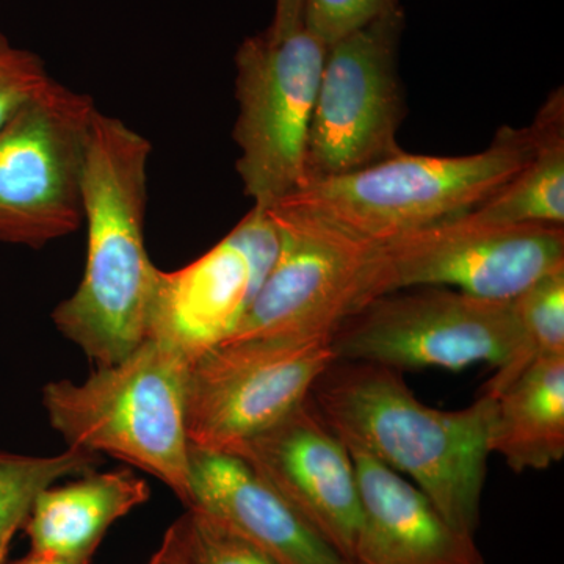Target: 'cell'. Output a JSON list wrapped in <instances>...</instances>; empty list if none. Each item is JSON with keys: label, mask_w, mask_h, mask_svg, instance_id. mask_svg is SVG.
Instances as JSON below:
<instances>
[{"label": "cell", "mask_w": 564, "mask_h": 564, "mask_svg": "<svg viewBox=\"0 0 564 564\" xmlns=\"http://www.w3.org/2000/svg\"><path fill=\"white\" fill-rule=\"evenodd\" d=\"M315 411L348 451L402 475L467 536L480 524L496 402L444 411L422 403L403 372L336 359L310 393Z\"/></svg>", "instance_id": "6da1fadb"}, {"label": "cell", "mask_w": 564, "mask_h": 564, "mask_svg": "<svg viewBox=\"0 0 564 564\" xmlns=\"http://www.w3.org/2000/svg\"><path fill=\"white\" fill-rule=\"evenodd\" d=\"M151 154L147 137L96 111L82 177L84 274L52 313L55 328L96 367L122 361L148 337L161 273L144 242Z\"/></svg>", "instance_id": "7a4b0ae2"}, {"label": "cell", "mask_w": 564, "mask_h": 564, "mask_svg": "<svg viewBox=\"0 0 564 564\" xmlns=\"http://www.w3.org/2000/svg\"><path fill=\"white\" fill-rule=\"evenodd\" d=\"M188 369L184 356L148 337L128 358L96 367L80 383H47L41 403L69 448L121 459L169 486L187 507Z\"/></svg>", "instance_id": "3957f363"}, {"label": "cell", "mask_w": 564, "mask_h": 564, "mask_svg": "<svg viewBox=\"0 0 564 564\" xmlns=\"http://www.w3.org/2000/svg\"><path fill=\"white\" fill-rule=\"evenodd\" d=\"M533 152L529 128L503 126L467 155L406 151L343 176L314 181L281 202L373 245L462 217L513 180Z\"/></svg>", "instance_id": "277c9868"}, {"label": "cell", "mask_w": 564, "mask_h": 564, "mask_svg": "<svg viewBox=\"0 0 564 564\" xmlns=\"http://www.w3.org/2000/svg\"><path fill=\"white\" fill-rule=\"evenodd\" d=\"M328 47L304 25L248 36L236 54V169L254 206L272 209L306 182L307 140Z\"/></svg>", "instance_id": "5b68a950"}, {"label": "cell", "mask_w": 564, "mask_h": 564, "mask_svg": "<svg viewBox=\"0 0 564 564\" xmlns=\"http://www.w3.org/2000/svg\"><path fill=\"white\" fill-rule=\"evenodd\" d=\"M513 300L494 302L451 288L403 289L364 304L329 339L336 359L389 369L452 372L502 366L514 351Z\"/></svg>", "instance_id": "8992f818"}, {"label": "cell", "mask_w": 564, "mask_h": 564, "mask_svg": "<svg viewBox=\"0 0 564 564\" xmlns=\"http://www.w3.org/2000/svg\"><path fill=\"white\" fill-rule=\"evenodd\" d=\"M91 96L52 84L0 128V242L46 247L84 225Z\"/></svg>", "instance_id": "52a82bcc"}, {"label": "cell", "mask_w": 564, "mask_h": 564, "mask_svg": "<svg viewBox=\"0 0 564 564\" xmlns=\"http://www.w3.org/2000/svg\"><path fill=\"white\" fill-rule=\"evenodd\" d=\"M402 7L348 33L326 50L310 140L306 182L343 176L403 152L399 76Z\"/></svg>", "instance_id": "ba28073f"}, {"label": "cell", "mask_w": 564, "mask_h": 564, "mask_svg": "<svg viewBox=\"0 0 564 564\" xmlns=\"http://www.w3.org/2000/svg\"><path fill=\"white\" fill-rule=\"evenodd\" d=\"M564 267V226L499 225L462 217L377 245L367 303L403 289L451 288L511 302Z\"/></svg>", "instance_id": "9c48e42d"}, {"label": "cell", "mask_w": 564, "mask_h": 564, "mask_svg": "<svg viewBox=\"0 0 564 564\" xmlns=\"http://www.w3.org/2000/svg\"><path fill=\"white\" fill-rule=\"evenodd\" d=\"M280 252L229 340H329L367 302L377 245L293 207H272ZM225 344V343H223Z\"/></svg>", "instance_id": "30bf717a"}, {"label": "cell", "mask_w": 564, "mask_h": 564, "mask_svg": "<svg viewBox=\"0 0 564 564\" xmlns=\"http://www.w3.org/2000/svg\"><path fill=\"white\" fill-rule=\"evenodd\" d=\"M334 361L329 340H229L204 352L187 377L192 447L228 452L269 429L310 397Z\"/></svg>", "instance_id": "8fae6325"}, {"label": "cell", "mask_w": 564, "mask_h": 564, "mask_svg": "<svg viewBox=\"0 0 564 564\" xmlns=\"http://www.w3.org/2000/svg\"><path fill=\"white\" fill-rule=\"evenodd\" d=\"M278 252L280 234L272 215L252 206L231 232L198 259L174 272L161 270L148 337L191 364L226 343L272 272Z\"/></svg>", "instance_id": "7c38bea8"}, {"label": "cell", "mask_w": 564, "mask_h": 564, "mask_svg": "<svg viewBox=\"0 0 564 564\" xmlns=\"http://www.w3.org/2000/svg\"><path fill=\"white\" fill-rule=\"evenodd\" d=\"M239 456L352 564L361 505L350 451L310 397L269 429L225 452Z\"/></svg>", "instance_id": "4fadbf2b"}, {"label": "cell", "mask_w": 564, "mask_h": 564, "mask_svg": "<svg viewBox=\"0 0 564 564\" xmlns=\"http://www.w3.org/2000/svg\"><path fill=\"white\" fill-rule=\"evenodd\" d=\"M359 519L352 564H485L473 536L454 529L402 475L350 451Z\"/></svg>", "instance_id": "5bb4252c"}, {"label": "cell", "mask_w": 564, "mask_h": 564, "mask_svg": "<svg viewBox=\"0 0 564 564\" xmlns=\"http://www.w3.org/2000/svg\"><path fill=\"white\" fill-rule=\"evenodd\" d=\"M185 508L218 519L280 564H351L239 456L192 447Z\"/></svg>", "instance_id": "9a60e30c"}, {"label": "cell", "mask_w": 564, "mask_h": 564, "mask_svg": "<svg viewBox=\"0 0 564 564\" xmlns=\"http://www.w3.org/2000/svg\"><path fill=\"white\" fill-rule=\"evenodd\" d=\"M150 497L148 481L131 469H96L43 489L22 530L31 552L90 564L110 527Z\"/></svg>", "instance_id": "2e32d148"}, {"label": "cell", "mask_w": 564, "mask_h": 564, "mask_svg": "<svg viewBox=\"0 0 564 564\" xmlns=\"http://www.w3.org/2000/svg\"><path fill=\"white\" fill-rule=\"evenodd\" d=\"M496 402L489 452L514 473L545 470L564 456V355L530 367Z\"/></svg>", "instance_id": "e0dca14e"}, {"label": "cell", "mask_w": 564, "mask_h": 564, "mask_svg": "<svg viewBox=\"0 0 564 564\" xmlns=\"http://www.w3.org/2000/svg\"><path fill=\"white\" fill-rule=\"evenodd\" d=\"M533 152L513 180L470 212L499 225L564 226V96L545 99L530 126Z\"/></svg>", "instance_id": "ac0fdd59"}, {"label": "cell", "mask_w": 564, "mask_h": 564, "mask_svg": "<svg viewBox=\"0 0 564 564\" xmlns=\"http://www.w3.org/2000/svg\"><path fill=\"white\" fill-rule=\"evenodd\" d=\"M519 323L514 351L485 384L496 399L534 364L564 355V267L545 274L513 300Z\"/></svg>", "instance_id": "d6986e66"}, {"label": "cell", "mask_w": 564, "mask_h": 564, "mask_svg": "<svg viewBox=\"0 0 564 564\" xmlns=\"http://www.w3.org/2000/svg\"><path fill=\"white\" fill-rule=\"evenodd\" d=\"M101 463V455L69 447L51 456L0 452V564L9 562L11 540L24 527L41 491L63 478L93 473Z\"/></svg>", "instance_id": "ffe728a7"}, {"label": "cell", "mask_w": 564, "mask_h": 564, "mask_svg": "<svg viewBox=\"0 0 564 564\" xmlns=\"http://www.w3.org/2000/svg\"><path fill=\"white\" fill-rule=\"evenodd\" d=\"M195 564H280L242 534L204 511L187 508L181 516Z\"/></svg>", "instance_id": "44dd1931"}, {"label": "cell", "mask_w": 564, "mask_h": 564, "mask_svg": "<svg viewBox=\"0 0 564 564\" xmlns=\"http://www.w3.org/2000/svg\"><path fill=\"white\" fill-rule=\"evenodd\" d=\"M54 82L40 55L14 46L0 32V128Z\"/></svg>", "instance_id": "7402d4cb"}, {"label": "cell", "mask_w": 564, "mask_h": 564, "mask_svg": "<svg viewBox=\"0 0 564 564\" xmlns=\"http://www.w3.org/2000/svg\"><path fill=\"white\" fill-rule=\"evenodd\" d=\"M399 7V0H304L303 25L328 47Z\"/></svg>", "instance_id": "603a6c76"}, {"label": "cell", "mask_w": 564, "mask_h": 564, "mask_svg": "<svg viewBox=\"0 0 564 564\" xmlns=\"http://www.w3.org/2000/svg\"><path fill=\"white\" fill-rule=\"evenodd\" d=\"M150 564H195L185 540L184 522L177 519L163 534L161 545L152 555Z\"/></svg>", "instance_id": "cb8c5ba5"}, {"label": "cell", "mask_w": 564, "mask_h": 564, "mask_svg": "<svg viewBox=\"0 0 564 564\" xmlns=\"http://www.w3.org/2000/svg\"><path fill=\"white\" fill-rule=\"evenodd\" d=\"M304 0H276L272 24L267 29L273 35H288L303 25Z\"/></svg>", "instance_id": "d4e9b609"}, {"label": "cell", "mask_w": 564, "mask_h": 564, "mask_svg": "<svg viewBox=\"0 0 564 564\" xmlns=\"http://www.w3.org/2000/svg\"><path fill=\"white\" fill-rule=\"evenodd\" d=\"M6 564H74V563L66 562V560L58 558V556L39 554V552H29V554L25 556H22V558L14 560V562H7Z\"/></svg>", "instance_id": "484cf974"}]
</instances>
